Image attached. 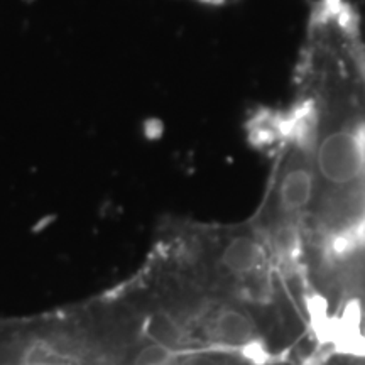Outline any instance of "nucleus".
Segmentation results:
<instances>
[{"instance_id": "nucleus-1", "label": "nucleus", "mask_w": 365, "mask_h": 365, "mask_svg": "<svg viewBox=\"0 0 365 365\" xmlns=\"http://www.w3.org/2000/svg\"><path fill=\"white\" fill-rule=\"evenodd\" d=\"M289 105L317 176L312 218L327 250H365V27L350 0H313Z\"/></svg>"}, {"instance_id": "nucleus-2", "label": "nucleus", "mask_w": 365, "mask_h": 365, "mask_svg": "<svg viewBox=\"0 0 365 365\" xmlns=\"http://www.w3.org/2000/svg\"><path fill=\"white\" fill-rule=\"evenodd\" d=\"M222 264L234 276H249L257 272L266 261V249L254 234L230 237L222 250Z\"/></svg>"}, {"instance_id": "nucleus-3", "label": "nucleus", "mask_w": 365, "mask_h": 365, "mask_svg": "<svg viewBox=\"0 0 365 365\" xmlns=\"http://www.w3.org/2000/svg\"><path fill=\"white\" fill-rule=\"evenodd\" d=\"M254 331L252 319L234 308L222 309L212 323V333L215 340L232 346L249 345L254 339Z\"/></svg>"}, {"instance_id": "nucleus-4", "label": "nucleus", "mask_w": 365, "mask_h": 365, "mask_svg": "<svg viewBox=\"0 0 365 365\" xmlns=\"http://www.w3.org/2000/svg\"><path fill=\"white\" fill-rule=\"evenodd\" d=\"M144 331L154 344L171 346V349L173 345L180 344L182 340L180 327L176 325L175 319L164 313H156L153 317H149L144 325Z\"/></svg>"}, {"instance_id": "nucleus-5", "label": "nucleus", "mask_w": 365, "mask_h": 365, "mask_svg": "<svg viewBox=\"0 0 365 365\" xmlns=\"http://www.w3.org/2000/svg\"><path fill=\"white\" fill-rule=\"evenodd\" d=\"M24 365H73L68 355L59 354L53 346L46 344H34L27 349L24 355Z\"/></svg>"}, {"instance_id": "nucleus-6", "label": "nucleus", "mask_w": 365, "mask_h": 365, "mask_svg": "<svg viewBox=\"0 0 365 365\" xmlns=\"http://www.w3.org/2000/svg\"><path fill=\"white\" fill-rule=\"evenodd\" d=\"M134 365H180V359L171 346L150 344L137 354Z\"/></svg>"}, {"instance_id": "nucleus-7", "label": "nucleus", "mask_w": 365, "mask_h": 365, "mask_svg": "<svg viewBox=\"0 0 365 365\" xmlns=\"http://www.w3.org/2000/svg\"><path fill=\"white\" fill-rule=\"evenodd\" d=\"M180 365H220V364H218L213 357H210V355L193 354V355H188V357L181 359Z\"/></svg>"}, {"instance_id": "nucleus-8", "label": "nucleus", "mask_w": 365, "mask_h": 365, "mask_svg": "<svg viewBox=\"0 0 365 365\" xmlns=\"http://www.w3.org/2000/svg\"><path fill=\"white\" fill-rule=\"evenodd\" d=\"M193 2L205 4V6H228V4H235L239 0H193Z\"/></svg>"}]
</instances>
